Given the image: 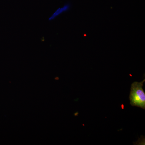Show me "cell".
Wrapping results in <instances>:
<instances>
[{"mask_svg":"<svg viewBox=\"0 0 145 145\" xmlns=\"http://www.w3.org/2000/svg\"><path fill=\"white\" fill-rule=\"evenodd\" d=\"M145 80L140 82H134L132 84L130 93V104L132 106L145 109V93L143 89Z\"/></svg>","mask_w":145,"mask_h":145,"instance_id":"1","label":"cell"},{"mask_svg":"<svg viewBox=\"0 0 145 145\" xmlns=\"http://www.w3.org/2000/svg\"><path fill=\"white\" fill-rule=\"evenodd\" d=\"M70 8V5L69 4L65 5L62 7H59L55 10L54 13H52V15L49 17L48 20L50 21L53 20L55 18L62 14L63 13L68 11Z\"/></svg>","mask_w":145,"mask_h":145,"instance_id":"2","label":"cell"},{"mask_svg":"<svg viewBox=\"0 0 145 145\" xmlns=\"http://www.w3.org/2000/svg\"><path fill=\"white\" fill-rule=\"evenodd\" d=\"M122 108L123 109V105H122Z\"/></svg>","mask_w":145,"mask_h":145,"instance_id":"3","label":"cell"}]
</instances>
